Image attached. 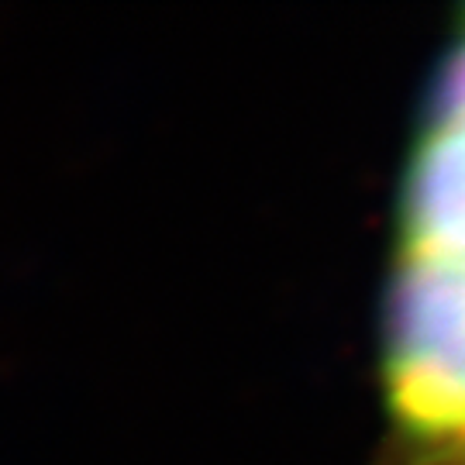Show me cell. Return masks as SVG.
<instances>
[{
  "label": "cell",
  "mask_w": 465,
  "mask_h": 465,
  "mask_svg": "<svg viewBox=\"0 0 465 465\" xmlns=\"http://www.w3.org/2000/svg\"><path fill=\"white\" fill-rule=\"evenodd\" d=\"M386 393L417 465H465V21L403 186Z\"/></svg>",
  "instance_id": "6da1fadb"
}]
</instances>
